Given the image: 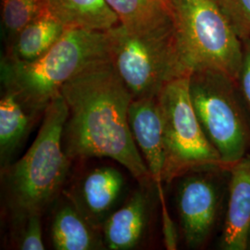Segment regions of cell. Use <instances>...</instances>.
I'll use <instances>...</instances> for the list:
<instances>
[{
	"label": "cell",
	"mask_w": 250,
	"mask_h": 250,
	"mask_svg": "<svg viewBox=\"0 0 250 250\" xmlns=\"http://www.w3.org/2000/svg\"><path fill=\"white\" fill-rule=\"evenodd\" d=\"M61 94L68 107L63 146L69 159H111L146 187L151 174L128 121L133 97L110 61L91 65L67 82Z\"/></svg>",
	"instance_id": "1"
},
{
	"label": "cell",
	"mask_w": 250,
	"mask_h": 250,
	"mask_svg": "<svg viewBox=\"0 0 250 250\" xmlns=\"http://www.w3.org/2000/svg\"><path fill=\"white\" fill-rule=\"evenodd\" d=\"M109 60L107 32L68 28L36 61L21 62L2 57L1 81L34 116L60 94L63 85L95 63Z\"/></svg>",
	"instance_id": "2"
},
{
	"label": "cell",
	"mask_w": 250,
	"mask_h": 250,
	"mask_svg": "<svg viewBox=\"0 0 250 250\" xmlns=\"http://www.w3.org/2000/svg\"><path fill=\"white\" fill-rule=\"evenodd\" d=\"M68 107L60 94L44 110L42 125L24 156L5 168V188L15 216L41 214L57 197L70 165L63 146Z\"/></svg>",
	"instance_id": "3"
},
{
	"label": "cell",
	"mask_w": 250,
	"mask_h": 250,
	"mask_svg": "<svg viewBox=\"0 0 250 250\" xmlns=\"http://www.w3.org/2000/svg\"><path fill=\"white\" fill-rule=\"evenodd\" d=\"M109 61L133 99L154 98L177 77L190 74L179 52L173 17L154 26L107 31Z\"/></svg>",
	"instance_id": "4"
},
{
	"label": "cell",
	"mask_w": 250,
	"mask_h": 250,
	"mask_svg": "<svg viewBox=\"0 0 250 250\" xmlns=\"http://www.w3.org/2000/svg\"><path fill=\"white\" fill-rule=\"evenodd\" d=\"M187 72H221L237 83L243 42L218 0H170Z\"/></svg>",
	"instance_id": "5"
},
{
	"label": "cell",
	"mask_w": 250,
	"mask_h": 250,
	"mask_svg": "<svg viewBox=\"0 0 250 250\" xmlns=\"http://www.w3.org/2000/svg\"><path fill=\"white\" fill-rule=\"evenodd\" d=\"M189 89L197 119L227 168L250 153V128L237 83L221 72L190 73Z\"/></svg>",
	"instance_id": "6"
},
{
	"label": "cell",
	"mask_w": 250,
	"mask_h": 250,
	"mask_svg": "<svg viewBox=\"0 0 250 250\" xmlns=\"http://www.w3.org/2000/svg\"><path fill=\"white\" fill-rule=\"evenodd\" d=\"M189 76L185 74L170 81L158 95L165 146L163 182L167 183L191 170L226 167L197 119Z\"/></svg>",
	"instance_id": "7"
},
{
	"label": "cell",
	"mask_w": 250,
	"mask_h": 250,
	"mask_svg": "<svg viewBox=\"0 0 250 250\" xmlns=\"http://www.w3.org/2000/svg\"><path fill=\"white\" fill-rule=\"evenodd\" d=\"M223 166L189 171L177 189L179 220L191 249L203 247L214 230L223 201Z\"/></svg>",
	"instance_id": "8"
},
{
	"label": "cell",
	"mask_w": 250,
	"mask_h": 250,
	"mask_svg": "<svg viewBox=\"0 0 250 250\" xmlns=\"http://www.w3.org/2000/svg\"><path fill=\"white\" fill-rule=\"evenodd\" d=\"M128 121L134 142L152 180L161 186L165 166V146L158 96L133 99L128 110Z\"/></svg>",
	"instance_id": "9"
},
{
	"label": "cell",
	"mask_w": 250,
	"mask_h": 250,
	"mask_svg": "<svg viewBox=\"0 0 250 250\" xmlns=\"http://www.w3.org/2000/svg\"><path fill=\"white\" fill-rule=\"evenodd\" d=\"M228 202L220 247L247 250L250 232V153L229 168Z\"/></svg>",
	"instance_id": "10"
},
{
	"label": "cell",
	"mask_w": 250,
	"mask_h": 250,
	"mask_svg": "<svg viewBox=\"0 0 250 250\" xmlns=\"http://www.w3.org/2000/svg\"><path fill=\"white\" fill-rule=\"evenodd\" d=\"M125 188L124 175L113 167L90 170L68 195L81 212L96 228L103 226Z\"/></svg>",
	"instance_id": "11"
},
{
	"label": "cell",
	"mask_w": 250,
	"mask_h": 250,
	"mask_svg": "<svg viewBox=\"0 0 250 250\" xmlns=\"http://www.w3.org/2000/svg\"><path fill=\"white\" fill-rule=\"evenodd\" d=\"M150 201L144 191H136L103 224L104 243L108 250H129L142 240L149 220Z\"/></svg>",
	"instance_id": "12"
},
{
	"label": "cell",
	"mask_w": 250,
	"mask_h": 250,
	"mask_svg": "<svg viewBox=\"0 0 250 250\" xmlns=\"http://www.w3.org/2000/svg\"><path fill=\"white\" fill-rule=\"evenodd\" d=\"M67 29L47 9L19 32L3 57L21 62L36 61L60 40Z\"/></svg>",
	"instance_id": "13"
},
{
	"label": "cell",
	"mask_w": 250,
	"mask_h": 250,
	"mask_svg": "<svg viewBox=\"0 0 250 250\" xmlns=\"http://www.w3.org/2000/svg\"><path fill=\"white\" fill-rule=\"evenodd\" d=\"M96 228L80 209L68 199L55 211L51 225V237L55 250H93L102 249Z\"/></svg>",
	"instance_id": "14"
},
{
	"label": "cell",
	"mask_w": 250,
	"mask_h": 250,
	"mask_svg": "<svg viewBox=\"0 0 250 250\" xmlns=\"http://www.w3.org/2000/svg\"><path fill=\"white\" fill-rule=\"evenodd\" d=\"M46 5L67 28L107 32L120 23L105 0H46Z\"/></svg>",
	"instance_id": "15"
},
{
	"label": "cell",
	"mask_w": 250,
	"mask_h": 250,
	"mask_svg": "<svg viewBox=\"0 0 250 250\" xmlns=\"http://www.w3.org/2000/svg\"><path fill=\"white\" fill-rule=\"evenodd\" d=\"M33 116L12 91L4 88L0 100V158L3 167L8 166L10 157L25 137Z\"/></svg>",
	"instance_id": "16"
},
{
	"label": "cell",
	"mask_w": 250,
	"mask_h": 250,
	"mask_svg": "<svg viewBox=\"0 0 250 250\" xmlns=\"http://www.w3.org/2000/svg\"><path fill=\"white\" fill-rule=\"evenodd\" d=\"M120 24L130 29L154 26L172 18L171 5L164 0H105Z\"/></svg>",
	"instance_id": "17"
},
{
	"label": "cell",
	"mask_w": 250,
	"mask_h": 250,
	"mask_svg": "<svg viewBox=\"0 0 250 250\" xmlns=\"http://www.w3.org/2000/svg\"><path fill=\"white\" fill-rule=\"evenodd\" d=\"M46 9V0H1V32L6 47L21 29Z\"/></svg>",
	"instance_id": "18"
},
{
	"label": "cell",
	"mask_w": 250,
	"mask_h": 250,
	"mask_svg": "<svg viewBox=\"0 0 250 250\" xmlns=\"http://www.w3.org/2000/svg\"><path fill=\"white\" fill-rule=\"evenodd\" d=\"M41 214H25L15 216L19 224V233L16 236L17 249L21 250H44L45 244L42 236Z\"/></svg>",
	"instance_id": "19"
},
{
	"label": "cell",
	"mask_w": 250,
	"mask_h": 250,
	"mask_svg": "<svg viewBox=\"0 0 250 250\" xmlns=\"http://www.w3.org/2000/svg\"><path fill=\"white\" fill-rule=\"evenodd\" d=\"M242 40H250V0H218Z\"/></svg>",
	"instance_id": "20"
},
{
	"label": "cell",
	"mask_w": 250,
	"mask_h": 250,
	"mask_svg": "<svg viewBox=\"0 0 250 250\" xmlns=\"http://www.w3.org/2000/svg\"><path fill=\"white\" fill-rule=\"evenodd\" d=\"M243 42V60L237 79V86L242 97L250 110V40Z\"/></svg>",
	"instance_id": "21"
},
{
	"label": "cell",
	"mask_w": 250,
	"mask_h": 250,
	"mask_svg": "<svg viewBox=\"0 0 250 250\" xmlns=\"http://www.w3.org/2000/svg\"><path fill=\"white\" fill-rule=\"evenodd\" d=\"M160 189V195H161V205H162V216H163V234H164V242L167 250H174L177 249V242H178V235L176 232L175 225L173 224L172 220L170 219V214L166 208L165 201L163 198V192Z\"/></svg>",
	"instance_id": "22"
},
{
	"label": "cell",
	"mask_w": 250,
	"mask_h": 250,
	"mask_svg": "<svg viewBox=\"0 0 250 250\" xmlns=\"http://www.w3.org/2000/svg\"><path fill=\"white\" fill-rule=\"evenodd\" d=\"M248 250H250V237H249V247H248Z\"/></svg>",
	"instance_id": "23"
},
{
	"label": "cell",
	"mask_w": 250,
	"mask_h": 250,
	"mask_svg": "<svg viewBox=\"0 0 250 250\" xmlns=\"http://www.w3.org/2000/svg\"><path fill=\"white\" fill-rule=\"evenodd\" d=\"M165 2H167V3H169V4H170V0H164ZM171 5V4H170Z\"/></svg>",
	"instance_id": "24"
}]
</instances>
